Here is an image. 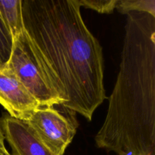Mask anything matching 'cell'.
<instances>
[{
    "instance_id": "obj_3",
    "label": "cell",
    "mask_w": 155,
    "mask_h": 155,
    "mask_svg": "<svg viewBox=\"0 0 155 155\" xmlns=\"http://www.w3.org/2000/svg\"><path fill=\"white\" fill-rule=\"evenodd\" d=\"M5 64L37 100L40 107L63 104V100L53 87L25 30L12 40V52Z\"/></svg>"
},
{
    "instance_id": "obj_9",
    "label": "cell",
    "mask_w": 155,
    "mask_h": 155,
    "mask_svg": "<svg viewBox=\"0 0 155 155\" xmlns=\"http://www.w3.org/2000/svg\"><path fill=\"white\" fill-rule=\"evenodd\" d=\"M12 36L0 13V66L8 62L12 52Z\"/></svg>"
},
{
    "instance_id": "obj_7",
    "label": "cell",
    "mask_w": 155,
    "mask_h": 155,
    "mask_svg": "<svg viewBox=\"0 0 155 155\" xmlns=\"http://www.w3.org/2000/svg\"><path fill=\"white\" fill-rule=\"evenodd\" d=\"M22 0H0V13L8 29L12 40L24 30Z\"/></svg>"
},
{
    "instance_id": "obj_2",
    "label": "cell",
    "mask_w": 155,
    "mask_h": 155,
    "mask_svg": "<svg viewBox=\"0 0 155 155\" xmlns=\"http://www.w3.org/2000/svg\"><path fill=\"white\" fill-rule=\"evenodd\" d=\"M117 155H155V18L127 15L120 70L95 136Z\"/></svg>"
},
{
    "instance_id": "obj_10",
    "label": "cell",
    "mask_w": 155,
    "mask_h": 155,
    "mask_svg": "<svg viewBox=\"0 0 155 155\" xmlns=\"http://www.w3.org/2000/svg\"><path fill=\"white\" fill-rule=\"evenodd\" d=\"M81 7L90 8L101 14H111L116 8L117 0H79Z\"/></svg>"
},
{
    "instance_id": "obj_11",
    "label": "cell",
    "mask_w": 155,
    "mask_h": 155,
    "mask_svg": "<svg viewBox=\"0 0 155 155\" xmlns=\"http://www.w3.org/2000/svg\"><path fill=\"white\" fill-rule=\"evenodd\" d=\"M4 141H5L4 136H3V133H2V132L1 127H0V151H1V150H2L3 148H5V146Z\"/></svg>"
},
{
    "instance_id": "obj_8",
    "label": "cell",
    "mask_w": 155,
    "mask_h": 155,
    "mask_svg": "<svg viewBox=\"0 0 155 155\" xmlns=\"http://www.w3.org/2000/svg\"><path fill=\"white\" fill-rule=\"evenodd\" d=\"M115 9L123 15L138 12L155 18V0H117Z\"/></svg>"
},
{
    "instance_id": "obj_5",
    "label": "cell",
    "mask_w": 155,
    "mask_h": 155,
    "mask_svg": "<svg viewBox=\"0 0 155 155\" xmlns=\"http://www.w3.org/2000/svg\"><path fill=\"white\" fill-rule=\"evenodd\" d=\"M0 104L11 117L25 122L40 107L37 100L6 64L0 66Z\"/></svg>"
},
{
    "instance_id": "obj_1",
    "label": "cell",
    "mask_w": 155,
    "mask_h": 155,
    "mask_svg": "<svg viewBox=\"0 0 155 155\" xmlns=\"http://www.w3.org/2000/svg\"><path fill=\"white\" fill-rule=\"evenodd\" d=\"M24 27L64 108L90 121L107 98L102 47L79 0H22Z\"/></svg>"
},
{
    "instance_id": "obj_6",
    "label": "cell",
    "mask_w": 155,
    "mask_h": 155,
    "mask_svg": "<svg viewBox=\"0 0 155 155\" xmlns=\"http://www.w3.org/2000/svg\"><path fill=\"white\" fill-rule=\"evenodd\" d=\"M0 127L5 140L12 148V155H55L25 121L3 114Z\"/></svg>"
},
{
    "instance_id": "obj_4",
    "label": "cell",
    "mask_w": 155,
    "mask_h": 155,
    "mask_svg": "<svg viewBox=\"0 0 155 155\" xmlns=\"http://www.w3.org/2000/svg\"><path fill=\"white\" fill-rule=\"evenodd\" d=\"M26 123L55 155H64L77 133L75 120L54 107H39Z\"/></svg>"
},
{
    "instance_id": "obj_12",
    "label": "cell",
    "mask_w": 155,
    "mask_h": 155,
    "mask_svg": "<svg viewBox=\"0 0 155 155\" xmlns=\"http://www.w3.org/2000/svg\"><path fill=\"white\" fill-rule=\"evenodd\" d=\"M0 155H12V154L8 151V150L6 149V148H3L2 150L0 151Z\"/></svg>"
}]
</instances>
